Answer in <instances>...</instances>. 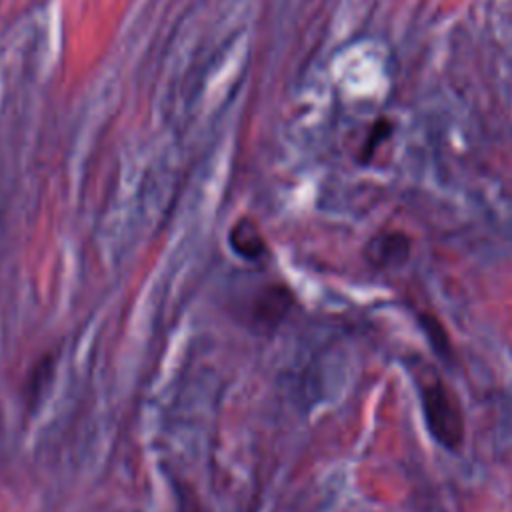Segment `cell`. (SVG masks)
I'll return each instance as SVG.
<instances>
[{
    "instance_id": "cell-4",
    "label": "cell",
    "mask_w": 512,
    "mask_h": 512,
    "mask_svg": "<svg viewBox=\"0 0 512 512\" xmlns=\"http://www.w3.org/2000/svg\"><path fill=\"white\" fill-rule=\"evenodd\" d=\"M388 132H390V124H388V120H384V118H382L376 126H372V136L366 140V148H364L362 158H370L372 152H374V148L386 138Z\"/></svg>"
},
{
    "instance_id": "cell-1",
    "label": "cell",
    "mask_w": 512,
    "mask_h": 512,
    "mask_svg": "<svg viewBox=\"0 0 512 512\" xmlns=\"http://www.w3.org/2000/svg\"><path fill=\"white\" fill-rule=\"evenodd\" d=\"M418 398L432 440L444 450H460L466 426L464 412L454 390L438 374H430L418 380Z\"/></svg>"
},
{
    "instance_id": "cell-3",
    "label": "cell",
    "mask_w": 512,
    "mask_h": 512,
    "mask_svg": "<svg viewBox=\"0 0 512 512\" xmlns=\"http://www.w3.org/2000/svg\"><path fill=\"white\" fill-rule=\"evenodd\" d=\"M230 244L246 258H254L264 250V240L250 220H242L234 226V230L230 232Z\"/></svg>"
},
{
    "instance_id": "cell-2",
    "label": "cell",
    "mask_w": 512,
    "mask_h": 512,
    "mask_svg": "<svg viewBox=\"0 0 512 512\" xmlns=\"http://www.w3.org/2000/svg\"><path fill=\"white\" fill-rule=\"evenodd\" d=\"M412 242L400 230H386L376 234L366 244V260L376 270L400 268L410 258Z\"/></svg>"
}]
</instances>
